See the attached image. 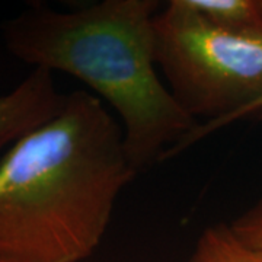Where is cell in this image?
Instances as JSON below:
<instances>
[{"mask_svg":"<svg viewBox=\"0 0 262 262\" xmlns=\"http://www.w3.org/2000/svg\"><path fill=\"white\" fill-rule=\"evenodd\" d=\"M131 166L121 124L88 91L0 156V256L82 262L108 230Z\"/></svg>","mask_w":262,"mask_h":262,"instance_id":"6da1fadb","label":"cell"},{"mask_svg":"<svg viewBox=\"0 0 262 262\" xmlns=\"http://www.w3.org/2000/svg\"><path fill=\"white\" fill-rule=\"evenodd\" d=\"M158 12L156 0H102L72 12L35 2L2 24L12 56L34 69L73 76L113 108L137 173L162 162L200 124L158 73Z\"/></svg>","mask_w":262,"mask_h":262,"instance_id":"7a4b0ae2","label":"cell"},{"mask_svg":"<svg viewBox=\"0 0 262 262\" xmlns=\"http://www.w3.org/2000/svg\"><path fill=\"white\" fill-rule=\"evenodd\" d=\"M155 57L169 92L200 122L170 150L172 158L229 124L262 99V32L239 34L219 28L170 0L155 16Z\"/></svg>","mask_w":262,"mask_h":262,"instance_id":"3957f363","label":"cell"},{"mask_svg":"<svg viewBox=\"0 0 262 262\" xmlns=\"http://www.w3.org/2000/svg\"><path fill=\"white\" fill-rule=\"evenodd\" d=\"M66 95L56 89L53 73L34 69L10 92L0 95V153L31 130L53 118Z\"/></svg>","mask_w":262,"mask_h":262,"instance_id":"277c9868","label":"cell"},{"mask_svg":"<svg viewBox=\"0 0 262 262\" xmlns=\"http://www.w3.org/2000/svg\"><path fill=\"white\" fill-rule=\"evenodd\" d=\"M189 9L219 28L239 34L262 32V0H184Z\"/></svg>","mask_w":262,"mask_h":262,"instance_id":"5b68a950","label":"cell"},{"mask_svg":"<svg viewBox=\"0 0 262 262\" xmlns=\"http://www.w3.org/2000/svg\"><path fill=\"white\" fill-rule=\"evenodd\" d=\"M187 262H262V255L241 242L230 226L222 223L201 232Z\"/></svg>","mask_w":262,"mask_h":262,"instance_id":"8992f818","label":"cell"},{"mask_svg":"<svg viewBox=\"0 0 262 262\" xmlns=\"http://www.w3.org/2000/svg\"><path fill=\"white\" fill-rule=\"evenodd\" d=\"M234 236L262 255V198L229 223Z\"/></svg>","mask_w":262,"mask_h":262,"instance_id":"52a82bcc","label":"cell"},{"mask_svg":"<svg viewBox=\"0 0 262 262\" xmlns=\"http://www.w3.org/2000/svg\"><path fill=\"white\" fill-rule=\"evenodd\" d=\"M258 114H262V99L258 101V102L252 103V105H249L248 108H245L244 111L234 118V122L242 120V118H246V117H251V115H258Z\"/></svg>","mask_w":262,"mask_h":262,"instance_id":"ba28073f","label":"cell"},{"mask_svg":"<svg viewBox=\"0 0 262 262\" xmlns=\"http://www.w3.org/2000/svg\"><path fill=\"white\" fill-rule=\"evenodd\" d=\"M0 262H15V261H12V259H8V258H5V256H0Z\"/></svg>","mask_w":262,"mask_h":262,"instance_id":"9c48e42d","label":"cell"}]
</instances>
